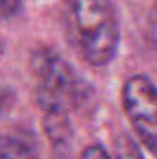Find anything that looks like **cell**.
I'll use <instances>...</instances> for the list:
<instances>
[{"label": "cell", "mask_w": 157, "mask_h": 159, "mask_svg": "<svg viewBox=\"0 0 157 159\" xmlns=\"http://www.w3.org/2000/svg\"><path fill=\"white\" fill-rule=\"evenodd\" d=\"M0 159H37V150L28 137L0 135Z\"/></svg>", "instance_id": "obj_5"}, {"label": "cell", "mask_w": 157, "mask_h": 159, "mask_svg": "<svg viewBox=\"0 0 157 159\" xmlns=\"http://www.w3.org/2000/svg\"><path fill=\"white\" fill-rule=\"evenodd\" d=\"M6 54V39L0 35V59H2V56Z\"/></svg>", "instance_id": "obj_11"}, {"label": "cell", "mask_w": 157, "mask_h": 159, "mask_svg": "<svg viewBox=\"0 0 157 159\" xmlns=\"http://www.w3.org/2000/svg\"><path fill=\"white\" fill-rule=\"evenodd\" d=\"M44 131L50 144L56 150L69 148L72 128H70V119L67 115H44Z\"/></svg>", "instance_id": "obj_4"}, {"label": "cell", "mask_w": 157, "mask_h": 159, "mask_svg": "<svg viewBox=\"0 0 157 159\" xmlns=\"http://www.w3.org/2000/svg\"><path fill=\"white\" fill-rule=\"evenodd\" d=\"M13 100H15L13 91H11L9 87H6V85H0V117L6 115V113L11 109Z\"/></svg>", "instance_id": "obj_8"}, {"label": "cell", "mask_w": 157, "mask_h": 159, "mask_svg": "<svg viewBox=\"0 0 157 159\" xmlns=\"http://www.w3.org/2000/svg\"><path fill=\"white\" fill-rule=\"evenodd\" d=\"M150 34H152V39L157 46V0L152 6V13H150Z\"/></svg>", "instance_id": "obj_10"}, {"label": "cell", "mask_w": 157, "mask_h": 159, "mask_svg": "<svg viewBox=\"0 0 157 159\" xmlns=\"http://www.w3.org/2000/svg\"><path fill=\"white\" fill-rule=\"evenodd\" d=\"M67 30L78 54L92 67L113 61L120 43L113 0H63Z\"/></svg>", "instance_id": "obj_1"}, {"label": "cell", "mask_w": 157, "mask_h": 159, "mask_svg": "<svg viewBox=\"0 0 157 159\" xmlns=\"http://www.w3.org/2000/svg\"><path fill=\"white\" fill-rule=\"evenodd\" d=\"M122 107L139 141L157 157V85L144 74L124 81Z\"/></svg>", "instance_id": "obj_3"}, {"label": "cell", "mask_w": 157, "mask_h": 159, "mask_svg": "<svg viewBox=\"0 0 157 159\" xmlns=\"http://www.w3.org/2000/svg\"><path fill=\"white\" fill-rule=\"evenodd\" d=\"M20 7H22V0H0V19L17 15Z\"/></svg>", "instance_id": "obj_7"}, {"label": "cell", "mask_w": 157, "mask_h": 159, "mask_svg": "<svg viewBox=\"0 0 157 159\" xmlns=\"http://www.w3.org/2000/svg\"><path fill=\"white\" fill-rule=\"evenodd\" d=\"M81 159H111V157H109V154L105 152L104 146H100V144H91V146H87V148L83 150Z\"/></svg>", "instance_id": "obj_9"}, {"label": "cell", "mask_w": 157, "mask_h": 159, "mask_svg": "<svg viewBox=\"0 0 157 159\" xmlns=\"http://www.w3.org/2000/svg\"><path fill=\"white\" fill-rule=\"evenodd\" d=\"M115 159H144V156L131 137L122 135L115 144Z\"/></svg>", "instance_id": "obj_6"}, {"label": "cell", "mask_w": 157, "mask_h": 159, "mask_svg": "<svg viewBox=\"0 0 157 159\" xmlns=\"http://www.w3.org/2000/svg\"><path fill=\"white\" fill-rule=\"evenodd\" d=\"M30 69L37 80L35 100L43 115H67L89 100L91 89L70 63L48 46H39L30 56Z\"/></svg>", "instance_id": "obj_2"}]
</instances>
